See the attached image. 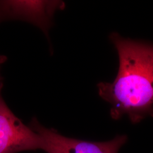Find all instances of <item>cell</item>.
Here are the masks:
<instances>
[{
    "label": "cell",
    "mask_w": 153,
    "mask_h": 153,
    "mask_svg": "<svg viewBox=\"0 0 153 153\" xmlns=\"http://www.w3.org/2000/svg\"><path fill=\"white\" fill-rule=\"evenodd\" d=\"M109 39L118 53L119 70L114 82L99 83V95L111 104L113 119L126 115L131 123H138L153 116V45L116 33Z\"/></svg>",
    "instance_id": "cell-1"
},
{
    "label": "cell",
    "mask_w": 153,
    "mask_h": 153,
    "mask_svg": "<svg viewBox=\"0 0 153 153\" xmlns=\"http://www.w3.org/2000/svg\"><path fill=\"white\" fill-rule=\"evenodd\" d=\"M29 126L41 137L47 153H118L128 137L117 135L108 141L91 142L65 137L53 129L41 125L34 117Z\"/></svg>",
    "instance_id": "cell-2"
},
{
    "label": "cell",
    "mask_w": 153,
    "mask_h": 153,
    "mask_svg": "<svg viewBox=\"0 0 153 153\" xmlns=\"http://www.w3.org/2000/svg\"><path fill=\"white\" fill-rule=\"evenodd\" d=\"M62 1L0 0V23L10 21H21L39 28L49 39V29L57 10H64Z\"/></svg>",
    "instance_id": "cell-3"
},
{
    "label": "cell",
    "mask_w": 153,
    "mask_h": 153,
    "mask_svg": "<svg viewBox=\"0 0 153 153\" xmlns=\"http://www.w3.org/2000/svg\"><path fill=\"white\" fill-rule=\"evenodd\" d=\"M0 86V153H16L43 149V141L38 133L9 109L2 97Z\"/></svg>",
    "instance_id": "cell-4"
},
{
    "label": "cell",
    "mask_w": 153,
    "mask_h": 153,
    "mask_svg": "<svg viewBox=\"0 0 153 153\" xmlns=\"http://www.w3.org/2000/svg\"><path fill=\"white\" fill-rule=\"evenodd\" d=\"M7 60V57L5 55H0V86H3V77L1 76V69L2 65L5 64Z\"/></svg>",
    "instance_id": "cell-5"
}]
</instances>
